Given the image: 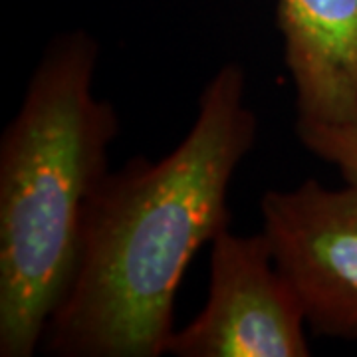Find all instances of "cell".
<instances>
[{"label":"cell","mask_w":357,"mask_h":357,"mask_svg":"<svg viewBox=\"0 0 357 357\" xmlns=\"http://www.w3.org/2000/svg\"><path fill=\"white\" fill-rule=\"evenodd\" d=\"M256 131L243 66L227 62L206 82L191 129L171 153L131 157L103 177L74 276L44 335L50 354H165L178 286L192 256L230 227V185Z\"/></svg>","instance_id":"6da1fadb"},{"label":"cell","mask_w":357,"mask_h":357,"mask_svg":"<svg viewBox=\"0 0 357 357\" xmlns=\"http://www.w3.org/2000/svg\"><path fill=\"white\" fill-rule=\"evenodd\" d=\"M100 44L84 30L42 52L0 139V357H32L74 276L88 204L119 133L96 96Z\"/></svg>","instance_id":"7a4b0ae2"},{"label":"cell","mask_w":357,"mask_h":357,"mask_svg":"<svg viewBox=\"0 0 357 357\" xmlns=\"http://www.w3.org/2000/svg\"><path fill=\"white\" fill-rule=\"evenodd\" d=\"M306 312L266 234L225 229L211 243L204 307L169 337L175 357H307Z\"/></svg>","instance_id":"3957f363"},{"label":"cell","mask_w":357,"mask_h":357,"mask_svg":"<svg viewBox=\"0 0 357 357\" xmlns=\"http://www.w3.org/2000/svg\"><path fill=\"white\" fill-rule=\"evenodd\" d=\"M262 232L298 294L307 328L357 340V185L330 189L306 178L260 199Z\"/></svg>","instance_id":"277c9868"},{"label":"cell","mask_w":357,"mask_h":357,"mask_svg":"<svg viewBox=\"0 0 357 357\" xmlns=\"http://www.w3.org/2000/svg\"><path fill=\"white\" fill-rule=\"evenodd\" d=\"M296 121H357V0H278Z\"/></svg>","instance_id":"5b68a950"},{"label":"cell","mask_w":357,"mask_h":357,"mask_svg":"<svg viewBox=\"0 0 357 357\" xmlns=\"http://www.w3.org/2000/svg\"><path fill=\"white\" fill-rule=\"evenodd\" d=\"M300 143L319 161L335 167L345 183L357 185V121L354 123H307L296 121Z\"/></svg>","instance_id":"8992f818"}]
</instances>
